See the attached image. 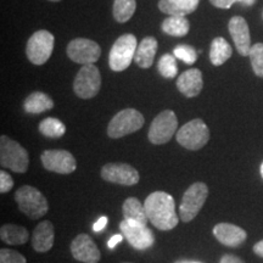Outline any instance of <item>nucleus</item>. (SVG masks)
Instances as JSON below:
<instances>
[{
    "instance_id": "nucleus-18",
    "label": "nucleus",
    "mask_w": 263,
    "mask_h": 263,
    "mask_svg": "<svg viewBox=\"0 0 263 263\" xmlns=\"http://www.w3.org/2000/svg\"><path fill=\"white\" fill-rule=\"evenodd\" d=\"M203 87L202 73L197 68L185 71L177 80V88L186 98H195L201 93Z\"/></svg>"
},
{
    "instance_id": "nucleus-14",
    "label": "nucleus",
    "mask_w": 263,
    "mask_h": 263,
    "mask_svg": "<svg viewBox=\"0 0 263 263\" xmlns=\"http://www.w3.org/2000/svg\"><path fill=\"white\" fill-rule=\"evenodd\" d=\"M120 229L122 232L124 238L127 241L133 246L134 249L138 250H145L153 246L155 238H154V233L151 232L147 226L141 224H132V223L127 222L123 219L120 223Z\"/></svg>"
},
{
    "instance_id": "nucleus-17",
    "label": "nucleus",
    "mask_w": 263,
    "mask_h": 263,
    "mask_svg": "<svg viewBox=\"0 0 263 263\" xmlns=\"http://www.w3.org/2000/svg\"><path fill=\"white\" fill-rule=\"evenodd\" d=\"M213 235L219 242L230 248H238L248 238L244 229L230 223H218L213 228Z\"/></svg>"
},
{
    "instance_id": "nucleus-7",
    "label": "nucleus",
    "mask_w": 263,
    "mask_h": 263,
    "mask_svg": "<svg viewBox=\"0 0 263 263\" xmlns=\"http://www.w3.org/2000/svg\"><path fill=\"white\" fill-rule=\"evenodd\" d=\"M177 141L188 150H200L209 143L210 130L206 123L200 118L185 123L177 132Z\"/></svg>"
},
{
    "instance_id": "nucleus-20",
    "label": "nucleus",
    "mask_w": 263,
    "mask_h": 263,
    "mask_svg": "<svg viewBox=\"0 0 263 263\" xmlns=\"http://www.w3.org/2000/svg\"><path fill=\"white\" fill-rule=\"evenodd\" d=\"M199 6V0H160L159 9L170 16H184L193 14Z\"/></svg>"
},
{
    "instance_id": "nucleus-38",
    "label": "nucleus",
    "mask_w": 263,
    "mask_h": 263,
    "mask_svg": "<svg viewBox=\"0 0 263 263\" xmlns=\"http://www.w3.org/2000/svg\"><path fill=\"white\" fill-rule=\"evenodd\" d=\"M254 252L257 256H259V257L263 258V240H261V241H258L257 244H255Z\"/></svg>"
},
{
    "instance_id": "nucleus-27",
    "label": "nucleus",
    "mask_w": 263,
    "mask_h": 263,
    "mask_svg": "<svg viewBox=\"0 0 263 263\" xmlns=\"http://www.w3.org/2000/svg\"><path fill=\"white\" fill-rule=\"evenodd\" d=\"M136 8V0H115L112 9L114 17L120 24H124L134 15Z\"/></svg>"
},
{
    "instance_id": "nucleus-28",
    "label": "nucleus",
    "mask_w": 263,
    "mask_h": 263,
    "mask_svg": "<svg viewBox=\"0 0 263 263\" xmlns=\"http://www.w3.org/2000/svg\"><path fill=\"white\" fill-rule=\"evenodd\" d=\"M39 132L45 137L60 138L65 134L66 127L58 118L49 117L43 120L41 124H39Z\"/></svg>"
},
{
    "instance_id": "nucleus-15",
    "label": "nucleus",
    "mask_w": 263,
    "mask_h": 263,
    "mask_svg": "<svg viewBox=\"0 0 263 263\" xmlns=\"http://www.w3.org/2000/svg\"><path fill=\"white\" fill-rule=\"evenodd\" d=\"M72 256L83 263H98L100 261V250L88 234H80L71 242Z\"/></svg>"
},
{
    "instance_id": "nucleus-24",
    "label": "nucleus",
    "mask_w": 263,
    "mask_h": 263,
    "mask_svg": "<svg viewBox=\"0 0 263 263\" xmlns=\"http://www.w3.org/2000/svg\"><path fill=\"white\" fill-rule=\"evenodd\" d=\"M54 107V101L49 98V95L42 91H34L26 99L24 108L27 114H42L44 111L51 110Z\"/></svg>"
},
{
    "instance_id": "nucleus-30",
    "label": "nucleus",
    "mask_w": 263,
    "mask_h": 263,
    "mask_svg": "<svg viewBox=\"0 0 263 263\" xmlns=\"http://www.w3.org/2000/svg\"><path fill=\"white\" fill-rule=\"evenodd\" d=\"M249 58L251 60L255 74L257 77L263 78V43H257V44L252 45Z\"/></svg>"
},
{
    "instance_id": "nucleus-29",
    "label": "nucleus",
    "mask_w": 263,
    "mask_h": 263,
    "mask_svg": "<svg viewBox=\"0 0 263 263\" xmlns=\"http://www.w3.org/2000/svg\"><path fill=\"white\" fill-rule=\"evenodd\" d=\"M174 55L164 54L159 60V72L163 76L164 78H173L178 73V66H177V60Z\"/></svg>"
},
{
    "instance_id": "nucleus-21",
    "label": "nucleus",
    "mask_w": 263,
    "mask_h": 263,
    "mask_svg": "<svg viewBox=\"0 0 263 263\" xmlns=\"http://www.w3.org/2000/svg\"><path fill=\"white\" fill-rule=\"evenodd\" d=\"M123 216L127 222L132 224L147 226L149 218H147L145 205L140 202L137 197H128L123 202Z\"/></svg>"
},
{
    "instance_id": "nucleus-32",
    "label": "nucleus",
    "mask_w": 263,
    "mask_h": 263,
    "mask_svg": "<svg viewBox=\"0 0 263 263\" xmlns=\"http://www.w3.org/2000/svg\"><path fill=\"white\" fill-rule=\"evenodd\" d=\"M0 263H27L20 252L10 249L0 250Z\"/></svg>"
},
{
    "instance_id": "nucleus-40",
    "label": "nucleus",
    "mask_w": 263,
    "mask_h": 263,
    "mask_svg": "<svg viewBox=\"0 0 263 263\" xmlns=\"http://www.w3.org/2000/svg\"><path fill=\"white\" fill-rule=\"evenodd\" d=\"M259 172H261V176H262V178H263V162L261 164V168H259Z\"/></svg>"
},
{
    "instance_id": "nucleus-39",
    "label": "nucleus",
    "mask_w": 263,
    "mask_h": 263,
    "mask_svg": "<svg viewBox=\"0 0 263 263\" xmlns=\"http://www.w3.org/2000/svg\"><path fill=\"white\" fill-rule=\"evenodd\" d=\"M255 2H256V0H241V3H244V4H245V5H248V6L252 5V4H254Z\"/></svg>"
},
{
    "instance_id": "nucleus-42",
    "label": "nucleus",
    "mask_w": 263,
    "mask_h": 263,
    "mask_svg": "<svg viewBox=\"0 0 263 263\" xmlns=\"http://www.w3.org/2000/svg\"><path fill=\"white\" fill-rule=\"evenodd\" d=\"M50 2H60V0H50Z\"/></svg>"
},
{
    "instance_id": "nucleus-12",
    "label": "nucleus",
    "mask_w": 263,
    "mask_h": 263,
    "mask_svg": "<svg viewBox=\"0 0 263 263\" xmlns=\"http://www.w3.org/2000/svg\"><path fill=\"white\" fill-rule=\"evenodd\" d=\"M41 160L44 168L54 173L70 174L77 168L73 155L66 150H47L42 154Z\"/></svg>"
},
{
    "instance_id": "nucleus-25",
    "label": "nucleus",
    "mask_w": 263,
    "mask_h": 263,
    "mask_svg": "<svg viewBox=\"0 0 263 263\" xmlns=\"http://www.w3.org/2000/svg\"><path fill=\"white\" fill-rule=\"evenodd\" d=\"M232 48L224 38L217 37L211 43L210 60L215 66H221L232 57Z\"/></svg>"
},
{
    "instance_id": "nucleus-41",
    "label": "nucleus",
    "mask_w": 263,
    "mask_h": 263,
    "mask_svg": "<svg viewBox=\"0 0 263 263\" xmlns=\"http://www.w3.org/2000/svg\"><path fill=\"white\" fill-rule=\"evenodd\" d=\"M177 263H192V262H185V261H182V262H177Z\"/></svg>"
},
{
    "instance_id": "nucleus-37",
    "label": "nucleus",
    "mask_w": 263,
    "mask_h": 263,
    "mask_svg": "<svg viewBox=\"0 0 263 263\" xmlns=\"http://www.w3.org/2000/svg\"><path fill=\"white\" fill-rule=\"evenodd\" d=\"M122 239H123V235H121V234L114 235L112 238H111L110 240H108V242H107L108 248H110V249L116 248V245H117V244H120V242L122 241Z\"/></svg>"
},
{
    "instance_id": "nucleus-19",
    "label": "nucleus",
    "mask_w": 263,
    "mask_h": 263,
    "mask_svg": "<svg viewBox=\"0 0 263 263\" xmlns=\"http://www.w3.org/2000/svg\"><path fill=\"white\" fill-rule=\"evenodd\" d=\"M54 226L50 221L41 222L35 227L32 235V246L34 251L47 252L54 245Z\"/></svg>"
},
{
    "instance_id": "nucleus-1",
    "label": "nucleus",
    "mask_w": 263,
    "mask_h": 263,
    "mask_svg": "<svg viewBox=\"0 0 263 263\" xmlns=\"http://www.w3.org/2000/svg\"><path fill=\"white\" fill-rule=\"evenodd\" d=\"M146 215L151 224L160 230H171L179 223V217L176 213V203L172 195L164 192H155L146 197Z\"/></svg>"
},
{
    "instance_id": "nucleus-3",
    "label": "nucleus",
    "mask_w": 263,
    "mask_h": 263,
    "mask_svg": "<svg viewBox=\"0 0 263 263\" xmlns=\"http://www.w3.org/2000/svg\"><path fill=\"white\" fill-rule=\"evenodd\" d=\"M15 201L18 210L32 219H38L47 215L49 210L48 200L37 188L31 185H24L16 190Z\"/></svg>"
},
{
    "instance_id": "nucleus-33",
    "label": "nucleus",
    "mask_w": 263,
    "mask_h": 263,
    "mask_svg": "<svg viewBox=\"0 0 263 263\" xmlns=\"http://www.w3.org/2000/svg\"><path fill=\"white\" fill-rule=\"evenodd\" d=\"M14 188V180L5 171H0V193L5 194Z\"/></svg>"
},
{
    "instance_id": "nucleus-16",
    "label": "nucleus",
    "mask_w": 263,
    "mask_h": 263,
    "mask_svg": "<svg viewBox=\"0 0 263 263\" xmlns=\"http://www.w3.org/2000/svg\"><path fill=\"white\" fill-rule=\"evenodd\" d=\"M228 29L239 54L242 57H249L252 45L251 38H250V28L246 20L241 16H234L230 18Z\"/></svg>"
},
{
    "instance_id": "nucleus-44",
    "label": "nucleus",
    "mask_w": 263,
    "mask_h": 263,
    "mask_svg": "<svg viewBox=\"0 0 263 263\" xmlns=\"http://www.w3.org/2000/svg\"><path fill=\"white\" fill-rule=\"evenodd\" d=\"M124 263H128V262H124Z\"/></svg>"
},
{
    "instance_id": "nucleus-43",
    "label": "nucleus",
    "mask_w": 263,
    "mask_h": 263,
    "mask_svg": "<svg viewBox=\"0 0 263 263\" xmlns=\"http://www.w3.org/2000/svg\"><path fill=\"white\" fill-rule=\"evenodd\" d=\"M192 263H196V262H192Z\"/></svg>"
},
{
    "instance_id": "nucleus-23",
    "label": "nucleus",
    "mask_w": 263,
    "mask_h": 263,
    "mask_svg": "<svg viewBox=\"0 0 263 263\" xmlns=\"http://www.w3.org/2000/svg\"><path fill=\"white\" fill-rule=\"evenodd\" d=\"M29 233L25 227L4 224L0 228V239L9 245H22L28 241Z\"/></svg>"
},
{
    "instance_id": "nucleus-36",
    "label": "nucleus",
    "mask_w": 263,
    "mask_h": 263,
    "mask_svg": "<svg viewBox=\"0 0 263 263\" xmlns=\"http://www.w3.org/2000/svg\"><path fill=\"white\" fill-rule=\"evenodd\" d=\"M219 263H245L242 261L241 258H239L238 256H234V255H224L223 257L221 258V261Z\"/></svg>"
},
{
    "instance_id": "nucleus-22",
    "label": "nucleus",
    "mask_w": 263,
    "mask_h": 263,
    "mask_svg": "<svg viewBox=\"0 0 263 263\" xmlns=\"http://www.w3.org/2000/svg\"><path fill=\"white\" fill-rule=\"evenodd\" d=\"M157 41L154 37L144 38L139 45H138L134 61L141 68H149L153 65L157 51Z\"/></svg>"
},
{
    "instance_id": "nucleus-10",
    "label": "nucleus",
    "mask_w": 263,
    "mask_h": 263,
    "mask_svg": "<svg viewBox=\"0 0 263 263\" xmlns=\"http://www.w3.org/2000/svg\"><path fill=\"white\" fill-rule=\"evenodd\" d=\"M101 87V76L98 67L93 65H83L78 71L73 82V90L81 99H91L99 93Z\"/></svg>"
},
{
    "instance_id": "nucleus-13",
    "label": "nucleus",
    "mask_w": 263,
    "mask_h": 263,
    "mask_svg": "<svg viewBox=\"0 0 263 263\" xmlns=\"http://www.w3.org/2000/svg\"><path fill=\"white\" fill-rule=\"evenodd\" d=\"M101 177L120 185H136L140 179L139 172L128 163H106L101 168Z\"/></svg>"
},
{
    "instance_id": "nucleus-35",
    "label": "nucleus",
    "mask_w": 263,
    "mask_h": 263,
    "mask_svg": "<svg viewBox=\"0 0 263 263\" xmlns=\"http://www.w3.org/2000/svg\"><path fill=\"white\" fill-rule=\"evenodd\" d=\"M106 224H107V217H105V216L100 217V218H99L98 221L93 224V230L97 233L101 232V230L106 227Z\"/></svg>"
},
{
    "instance_id": "nucleus-31",
    "label": "nucleus",
    "mask_w": 263,
    "mask_h": 263,
    "mask_svg": "<svg viewBox=\"0 0 263 263\" xmlns=\"http://www.w3.org/2000/svg\"><path fill=\"white\" fill-rule=\"evenodd\" d=\"M173 55L188 65H193L197 59L196 50L193 47H189V45H178L174 49Z\"/></svg>"
},
{
    "instance_id": "nucleus-8",
    "label": "nucleus",
    "mask_w": 263,
    "mask_h": 263,
    "mask_svg": "<svg viewBox=\"0 0 263 263\" xmlns=\"http://www.w3.org/2000/svg\"><path fill=\"white\" fill-rule=\"evenodd\" d=\"M54 35L48 31H38L28 39L26 54L34 65H43L49 60L54 50Z\"/></svg>"
},
{
    "instance_id": "nucleus-6",
    "label": "nucleus",
    "mask_w": 263,
    "mask_h": 263,
    "mask_svg": "<svg viewBox=\"0 0 263 263\" xmlns=\"http://www.w3.org/2000/svg\"><path fill=\"white\" fill-rule=\"evenodd\" d=\"M138 48L137 38L133 34H123L115 42L108 55V64L112 71L127 70L132 64Z\"/></svg>"
},
{
    "instance_id": "nucleus-5",
    "label": "nucleus",
    "mask_w": 263,
    "mask_h": 263,
    "mask_svg": "<svg viewBox=\"0 0 263 263\" xmlns=\"http://www.w3.org/2000/svg\"><path fill=\"white\" fill-rule=\"evenodd\" d=\"M207 196H209V188L205 183L196 182L192 184L186 192L184 193L182 202L179 206L180 221L188 223L193 221L199 215L200 210L205 205Z\"/></svg>"
},
{
    "instance_id": "nucleus-4",
    "label": "nucleus",
    "mask_w": 263,
    "mask_h": 263,
    "mask_svg": "<svg viewBox=\"0 0 263 263\" xmlns=\"http://www.w3.org/2000/svg\"><path fill=\"white\" fill-rule=\"evenodd\" d=\"M144 116L136 108H124L115 115L107 127V136L112 139L126 137L144 126Z\"/></svg>"
},
{
    "instance_id": "nucleus-26",
    "label": "nucleus",
    "mask_w": 263,
    "mask_h": 263,
    "mask_svg": "<svg viewBox=\"0 0 263 263\" xmlns=\"http://www.w3.org/2000/svg\"><path fill=\"white\" fill-rule=\"evenodd\" d=\"M190 28L189 21L180 16H170L162 22V31L172 37H184Z\"/></svg>"
},
{
    "instance_id": "nucleus-9",
    "label": "nucleus",
    "mask_w": 263,
    "mask_h": 263,
    "mask_svg": "<svg viewBox=\"0 0 263 263\" xmlns=\"http://www.w3.org/2000/svg\"><path fill=\"white\" fill-rule=\"evenodd\" d=\"M178 120L172 110H164L154 118L149 129V140L155 145L166 144L176 133Z\"/></svg>"
},
{
    "instance_id": "nucleus-11",
    "label": "nucleus",
    "mask_w": 263,
    "mask_h": 263,
    "mask_svg": "<svg viewBox=\"0 0 263 263\" xmlns=\"http://www.w3.org/2000/svg\"><path fill=\"white\" fill-rule=\"evenodd\" d=\"M101 49L98 43L90 39L77 38L68 43L67 55L73 62L81 65H93L100 58Z\"/></svg>"
},
{
    "instance_id": "nucleus-34",
    "label": "nucleus",
    "mask_w": 263,
    "mask_h": 263,
    "mask_svg": "<svg viewBox=\"0 0 263 263\" xmlns=\"http://www.w3.org/2000/svg\"><path fill=\"white\" fill-rule=\"evenodd\" d=\"M213 6L218 9H229L236 2H241V0H210Z\"/></svg>"
},
{
    "instance_id": "nucleus-2",
    "label": "nucleus",
    "mask_w": 263,
    "mask_h": 263,
    "mask_svg": "<svg viewBox=\"0 0 263 263\" xmlns=\"http://www.w3.org/2000/svg\"><path fill=\"white\" fill-rule=\"evenodd\" d=\"M0 164L15 173H26L29 166L27 150L9 137H0Z\"/></svg>"
}]
</instances>
